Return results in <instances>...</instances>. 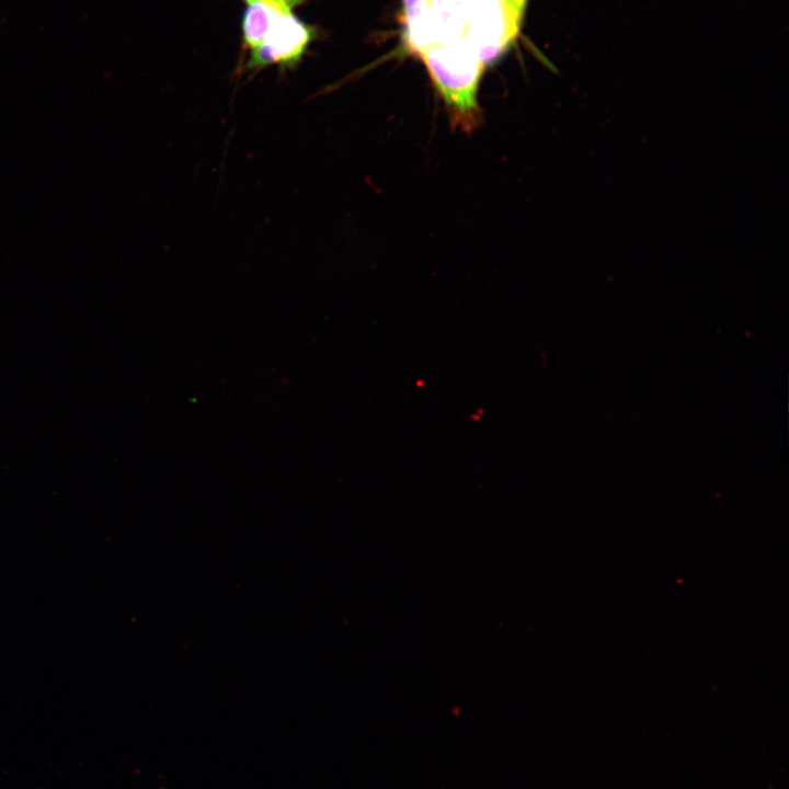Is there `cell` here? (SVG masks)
<instances>
[{
  "label": "cell",
  "mask_w": 789,
  "mask_h": 789,
  "mask_svg": "<svg viewBox=\"0 0 789 789\" xmlns=\"http://www.w3.org/2000/svg\"><path fill=\"white\" fill-rule=\"evenodd\" d=\"M318 28L294 12L283 15L263 42L248 52L239 70L254 75L270 66L281 70L295 69L318 38Z\"/></svg>",
  "instance_id": "3"
},
{
  "label": "cell",
  "mask_w": 789,
  "mask_h": 789,
  "mask_svg": "<svg viewBox=\"0 0 789 789\" xmlns=\"http://www.w3.org/2000/svg\"><path fill=\"white\" fill-rule=\"evenodd\" d=\"M420 57L446 104L451 123L472 129L481 116L477 96L484 65L479 57L461 36L434 42Z\"/></svg>",
  "instance_id": "1"
},
{
  "label": "cell",
  "mask_w": 789,
  "mask_h": 789,
  "mask_svg": "<svg viewBox=\"0 0 789 789\" xmlns=\"http://www.w3.org/2000/svg\"><path fill=\"white\" fill-rule=\"evenodd\" d=\"M524 15L513 0H465L461 37L485 66L515 42Z\"/></svg>",
  "instance_id": "2"
},
{
  "label": "cell",
  "mask_w": 789,
  "mask_h": 789,
  "mask_svg": "<svg viewBox=\"0 0 789 789\" xmlns=\"http://www.w3.org/2000/svg\"><path fill=\"white\" fill-rule=\"evenodd\" d=\"M245 2L254 1V0H244Z\"/></svg>",
  "instance_id": "8"
},
{
  "label": "cell",
  "mask_w": 789,
  "mask_h": 789,
  "mask_svg": "<svg viewBox=\"0 0 789 789\" xmlns=\"http://www.w3.org/2000/svg\"><path fill=\"white\" fill-rule=\"evenodd\" d=\"M308 0H254L247 2L241 20L242 49L249 52L259 46L273 25L285 14Z\"/></svg>",
  "instance_id": "4"
},
{
  "label": "cell",
  "mask_w": 789,
  "mask_h": 789,
  "mask_svg": "<svg viewBox=\"0 0 789 789\" xmlns=\"http://www.w3.org/2000/svg\"><path fill=\"white\" fill-rule=\"evenodd\" d=\"M404 39L411 52L421 54L435 42L426 0H402Z\"/></svg>",
  "instance_id": "5"
},
{
  "label": "cell",
  "mask_w": 789,
  "mask_h": 789,
  "mask_svg": "<svg viewBox=\"0 0 789 789\" xmlns=\"http://www.w3.org/2000/svg\"><path fill=\"white\" fill-rule=\"evenodd\" d=\"M435 42H445L462 35L465 0H426Z\"/></svg>",
  "instance_id": "6"
},
{
  "label": "cell",
  "mask_w": 789,
  "mask_h": 789,
  "mask_svg": "<svg viewBox=\"0 0 789 789\" xmlns=\"http://www.w3.org/2000/svg\"><path fill=\"white\" fill-rule=\"evenodd\" d=\"M516 5H518L522 10L526 11L527 2L528 0H513Z\"/></svg>",
  "instance_id": "7"
}]
</instances>
